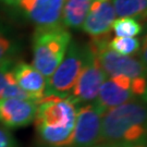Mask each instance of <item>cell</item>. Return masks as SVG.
Returning <instances> with one entry per match:
<instances>
[{"label": "cell", "instance_id": "2e32d148", "mask_svg": "<svg viewBox=\"0 0 147 147\" xmlns=\"http://www.w3.org/2000/svg\"><path fill=\"white\" fill-rule=\"evenodd\" d=\"M111 30H113L117 37H135L143 31L141 22L134 18H119L116 19Z\"/></svg>", "mask_w": 147, "mask_h": 147}, {"label": "cell", "instance_id": "8fae6325", "mask_svg": "<svg viewBox=\"0 0 147 147\" xmlns=\"http://www.w3.org/2000/svg\"><path fill=\"white\" fill-rule=\"evenodd\" d=\"M13 74L18 86L37 102L44 97L46 78L32 64L24 61L16 63Z\"/></svg>", "mask_w": 147, "mask_h": 147}, {"label": "cell", "instance_id": "3957f363", "mask_svg": "<svg viewBox=\"0 0 147 147\" xmlns=\"http://www.w3.org/2000/svg\"><path fill=\"white\" fill-rule=\"evenodd\" d=\"M71 33L64 26L36 28L33 36V67L48 79L62 61Z\"/></svg>", "mask_w": 147, "mask_h": 147}, {"label": "cell", "instance_id": "ffe728a7", "mask_svg": "<svg viewBox=\"0 0 147 147\" xmlns=\"http://www.w3.org/2000/svg\"><path fill=\"white\" fill-rule=\"evenodd\" d=\"M95 147H146V143H141V144H126V145H104V144H98Z\"/></svg>", "mask_w": 147, "mask_h": 147}, {"label": "cell", "instance_id": "30bf717a", "mask_svg": "<svg viewBox=\"0 0 147 147\" xmlns=\"http://www.w3.org/2000/svg\"><path fill=\"white\" fill-rule=\"evenodd\" d=\"M115 20L116 12L110 0H94L82 28L94 38L107 36Z\"/></svg>", "mask_w": 147, "mask_h": 147}, {"label": "cell", "instance_id": "5bb4252c", "mask_svg": "<svg viewBox=\"0 0 147 147\" xmlns=\"http://www.w3.org/2000/svg\"><path fill=\"white\" fill-rule=\"evenodd\" d=\"M94 0H65L62 10V25L65 28L82 27Z\"/></svg>", "mask_w": 147, "mask_h": 147}, {"label": "cell", "instance_id": "7a4b0ae2", "mask_svg": "<svg viewBox=\"0 0 147 147\" xmlns=\"http://www.w3.org/2000/svg\"><path fill=\"white\" fill-rule=\"evenodd\" d=\"M78 106L69 97L44 96L37 104L35 123L38 137L48 147H68L71 143Z\"/></svg>", "mask_w": 147, "mask_h": 147}, {"label": "cell", "instance_id": "9c48e42d", "mask_svg": "<svg viewBox=\"0 0 147 147\" xmlns=\"http://www.w3.org/2000/svg\"><path fill=\"white\" fill-rule=\"evenodd\" d=\"M37 104L32 99H0V123L7 129H20L28 125L35 119Z\"/></svg>", "mask_w": 147, "mask_h": 147}, {"label": "cell", "instance_id": "9a60e30c", "mask_svg": "<svg viewBox=\"0 0 147 147\" xmlns=\"http://www.w3.org/2000/svg\"><path fill=\"white\" fill-rule=\"evenodd\" d=\"M116 16L143 20L146 16L147 0H110Z\"/></svg>", "mask_w": 147, "mask_h": 147}, {"label": "cell", "instance_id": "5b68a950", "mask_svg": "<svg viewBox=\"0 0 147 147\" xmlns=\"http://www.w3.org/2000/svg\"><path fill=\"white\" fill-rule=\"evenodd\" d=\"M88 45L96 53L100 65L107 75L113 76L122 74L130 79L146 78V64L143 63L141 59L131 56H121L115 53L109 47L107 36L94 38Z\"/></svg>", "mask_w": 147, "mask_h": 147}, {"label": "cell", "instance_id": "e0dca14e", "mask_svg": "<svg viewBox=\"0 0 147 147\" xmlns=\"http://www.w3.org/2000/svg\"><path fill=\"white\" fill-rule=\"evenodd\" d=\"M20 49V44L8 28L0 24V62L13 59Z\"/></svg>", "mask_w": 147, "mask_h": 147}, {"label": "cell", "instance_id": "44dd1931", "mask_svg": "<svg viewBox=\"0 0 147 147\" xmlns=\"http://www.w3.org/2000/svg\"><path fill=\"white\" fill-rule=\"evenodd\" d=\"M0 1L9 5H18L21 1H23V0H0Z\"/></svg>", "mask_w": 147, "mask_h": 147}, {"label": "cell", "instance_id": "4fadbf2b", "mask_svg": "<svg viewBox=\"0 0 147 147\" xmlns=\"http://www.w3.org/2000/svg\"><path fill=\"white\" fill-rule=\"evenodd\" d=\"M14 65L16 62L13 59H7L0 62V99L21 98L34 100L16 84L13 74Z\"/></svg>", "mask_w": 147, "mask_h": 147}, {"label": "cell", "instance_id": "8992f818", "mask_svg": "<svg viewBox=\"0 0 147 147\" xmlns=\"http://www.w3.org/2000/svg\"><path fill=\"white\" fill-rule=\"evenodd\" d=\"M107 76L94 50L89 45H86L84 64L68 97L78 107L94 101Z\"/></svg>", "mask_w": 147, "mask_h": 147}, {"label": "cell", "instance_id": "52a82bcc", "mask_svg": "<svg viewBox=\"0 0 147 147\" xmlns=\"http://www.w3.org/2000/svg\"><path fill=\"white\" fill-rule=\"evenodd\" d=\"M105 111L95 101L79 106L73 134L68 147H95L98 145L101 130V117Z\"/></svg>", "mask_w": 147, "mask_h": 147}, {"label": "cell", "instance_id": "ac0fdd59", "mask_svg": "<svg viewBox=\"0 0 147 147\" xmlns=\"http://www.w3.org/2000/svg\"><path fill=\"white\" fill-rule=\"evenodd\" d=\"M109 47L121 56H132L138 51L141 44L136 37H115L109 40Z\"/></svg>", "mask_w": 147, "mask_h": 147}, {"label": "cell", "instance_id": "ba28073f", "mask_svg": "<svg viewBox=\"0 0 147 147\" xmlns=\"http://www.w3.org/2000/svg\"><path fill=\"white\" fill-rule=\"evenodd\" d=\"M65 0H23L18 7L36 28L63 26L62 10Z\"/></svg>", "mask_w": 147, "mask_h": 147}, {"label": "cell", "instance_id": "6da1fadb", "mask_svg": "<svg viewBox=\"0 0 147 147\" xmlns=\"http://www.w3.org/2000/svg\"><path fill=\"white\" fill-rule=\"evenodd\" d=\"M145 100L134 99L107 109L101 117L98 144L126 145L146 143Z\"/></svg>", "mask_w": 147, "mask_h": 147}, {"label": "cell", "instance_id": "277c9868", "mask_svg": "<svg viewBox=\"0 0 147 147\" xmlns=\"http://www.w3.org/2000/svg\"><path fill=\"white\" fill-rule=\"evenodd\" d=\"M86 45L71 42L62 61L47 80L44 96L68 97L84 64Z\"/></svg>", "mask_w": 147, "mask_h": 147}, {"label": "cell", "instance_id": "7c38bea8", "mask_svg": "<svg viewBox=\"0 0 147 147\" xmlns=\"http://www.w3.org/2000/svg\"><path fill=\"white\" fill-rule=\"evenodd\" d=\"M134 99L138 98L135 97V95L133 94L131 89L124 88L119 84H117L112 79H109L106 80L100 86L97 98L94 101L100 108L107 110Z\"/></svg>", "mask_w": 147, "mask_h": 147}, {"label": "cell", "instance_id": "d6986e66", "mask_svg": "<svg viewBox=\"0 0 147 147\" xmlns=\"http://www.w3.org/2000/svg\"><path fill=\"white\" fill-rule=\"evenodd\" d=\"M0 147H16L13 135L2 124H0Z\"/></svg>", "mask_w": 147, "mask_h": 147}]
</instances>
